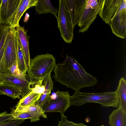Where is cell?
Masks as SVG:
<instances>
[{"label":"cell","mask_w":126,"mask_h":126,"mask_svg":"<svg viewBox=\"0 0 126 126\" xmlns=\"http://www.w3.org/2000/svg\"><path fill=\"white\" fill-rule=\"evenodd\" d=\"M18 42L23 52L27 68L29 67L30 57L28 37L27 32L20 25L15 27Z\"/></svg>","instance_id":"obj_12"},{"label":"cell","mask_w":126,"mask_h":126,"mask_svg":"<svg viewBox=\"0 0 126 126\" xmlns=\"http://www.w3.org/2000/svg\"><path fill=\"white\" fill-rule=\"evenodd\" d=\"M59 3L57 18L58 28L64 41L71 43L74 38V28L64 0H60Z\"/></svg>","instance_id":"obj_5"},{"label":"cell","mask_w":126,"mask_h":126,"mask_svg":"<svg viewBox=\"0 0 126 126\" xmlns=\"http://www.w3.org/2000/svg\"><path fill=\"white\" fill-rule=\"evenodd\" d=\"M71 105L79 106L89 103L100 104L103 107H111L118 108L119 106V98L115 91L101 93H86L75 91L74 94L70 96Z\"/></svg>","instance_id":"obj_3"},{"label":"cell","mask_w":126,"mask_h":126,"mask_svg":"<svg viewBox=\"0 0 126 126\" xmlns=\"http://www.w3.org/2000/svg\"><path fill=\"white\" fill-rule=\"evenodd\" d=\"M109 118L110 126H126V112L119 108L113 110Z\"/></svg>","instance_id":"obj_14"},{"label":"cell","mask_w":126,"mask_h":126,"mask_svg":"<svg viewBox=\"0 0 126 126\" xmlns=\"http://www.w3.org/2000/svg\"><path fill=\"white\" fill-rule=\"evenodd\" d=\"M1 1V0H0V3Z\"/></svg>","instance_id":"obj_30"},{"label":"cell","mask_w":126,"mask_h":126,"mask_svg":"<svg viewBox=\"0 0 126 126\" xmlns=\"http://www.w3.org/2000/svg\"><path fill=\"white\" fill-rule=\"evenodd\" d=\"M54 75L52 77L56 82L79 91L82 88L94 86L98 80L95 77L87 72L74 58L67 55L61 63L56 64L53 70Z\"/></svg>","instance_id":"obj_1"},{"label":"cell","mask_w":126,"mask_h":126,"mask_svg":"<svg viewBox=\"0 0 126 126\" xmlns=\"http://www.w3.org/2000/svg\"><path fill=\"white\" fill-rule=\"evenodd\" d=\"M18 48V42L15 28L9 26L4 46L6 73H9L11 66L17 60Z\"/></svg>","instance_id":"obj_7"},{"label":"cell","mask_w":126,"mask_h":126,"mask_svg":"<svg viewBox=\"0 0 126 126\" xmlns=\"http://www.w3.org/2000/svg\"><path fill=\"white\" fill-rule=\"evenodd\" d=\"M0 94L7 95L14 99H20L22 91L20 89L13 85L2 82L0 84Z\"/></svg>","instance_id":"obj_17"},{"label":"cell","mask_w":126,"mask_h":126,"mask_svg":"<svg viewBox=\"0 0 126 126\" xmlns=\"http://www.w3.org/2000/svg\"><path fill=\"white\" fill-rule=\"evenodd\" d=\"M73 28L78 25L84 9L86 0H64Z\"/></svg>","instance_id":"obj_11"},{"label":"cell","mask_w":126,"mask_h":126,"mask_svg":"<svg viewBox=\"0 0 126 126\" xmlns=\"http://www.w3.org/2000/svg\"><path fill=\"white\" fill-rule=\"evenodd\" d=\"M2 82L0 80V84L2 83Z\"/></svg>","instance_id":"obj_29"},{"label":"cell","mask_w":126,"mask_h":126,"mask_svg":"<svg viewBox=\"0 0 126 126\" xmlns=\"http://www.w3.org/2000/svg\"><path fill=\"white\" fill-rule=\"evenodd\" d=\"M11 113L12 114L11 120L17 119H30L31 122H36L40 120L39 115L24 112H14L12 110Z\"/></svg>","instance_id":"obj_21"},{"label":"cell","mask_w":126,"mask_h":126,"mask_svg":"<svg viewBox=\"0 0 126 126\" xmlns=\"http://www.w3.org/2000/svg\"><path fill=\"white\" fill-rule=\"evenodd\" d=\"M53 82L51 76V74L48 75L43 81V84L45 87V93L50 94L51 91L53 88Z\"/></svg>","instance_id":"obj_25"},{"label":"cell","mask_w":126,"mask_h":126,"mask_svg":"<svg viewBox=\"0 0 126 126\" xmlns=\"http://www.w3.org/2000/svg\"><path fill=\"white\" fill-rule=\"evenodd\" d=\"M12 110L14 112H24L36 114L44 118H47V115L45 113L42 107L37 105L15 107V109H12Z\"/></svg>","instance_id":"obj_20"},{"label":"cell","mask_w":126,"mask_h":126,"mask_svg":"<svg viewBox=\"0 0 126 126\" xmlns=\"http://www.w3.org/2000/svg\"><path fill=\"white\" fill-rule=\"evenodd\" d=\"M99 14L103 21L110 25L114 34L121 38H126V0H112L106 2Z\"/></svg>","instance_id":"obj_2"},{"label":"cell","mask_w":126,"mask_h":126,"mask_svg":"<svg viewBox=\"0 0 126 126\" xmlns=\"http://www.w3.org/2000/svg\"><path fill=\"white\" fill-rule=\"evenodd\" d=\"M35 11L39 15L51 14L57 18L58 10L56 8L53 7L49 0H38L35 6Z\"/></svg>","instance_id":"obj_16"},{"label":"cell","mask_w":126,"mask_h":126,"mask_svg":"<svg viewBox=\"0 0 126 126\" xmlns=\"http://www.w3.org/2000/svg\"><path fill=\"white\" fill-rule=\"evenodd\" d=\"M119 98L118 108L126 112V81L123 77L119 81V84L116 90Z\"/></svg>","instance_id":"obj_18"},{"label":"cell","mask_w":126,"mask_h":126,"mask_svg":"<svg viewBox=\"0 0 126 126\" xmlns=\"http://www.w3.org/2000/svg\"><path fill=\"white\" fill-rule=\"evenodd\" d=\"M38 0H21L15 14L10 20L9 25L15 27L19 25L20 20L25 12L29 8L35 6Z\"/></svg>","instance_id":"obj_13"},{"label":"cell","mask_w":126,"mask_h":126,"mask_svg":"<svg viewBox=\"0 0 126 126\" xmlns=\"http://www.w3.org/2000/svg\"><path fill=\"white\" fill-rule=\"evenodd\" d=\"M8 73L16 77L22 78H27L29 77L27 74L24 73L20 70L17 60L11 66Z\"/></svg>","instance_id":"obj_23"},{"label":"cell","mask_w":126,"mask_h":126,"mask_svg":"<svg viewBox=\"0 0 126 126\" xmlns=\"http://www.w3.org/2000/svg\"><path fill=\"white\" fill-rule=\"evenodd\" d=\"M9 27L0 23V73H6L4 57V46Z\"/></svg>","instance_id":"obj_15"},{"label":"cell","mask_w":126,"mask_h":126,"mask_svg":"<svg viewBox=\"0 0 126 126\" xmlns=\"http://www.w3.org/2000/svg\"><path fill=\"white\" fill-rule=\"evenodd\" d=\"M17 60L18 67L20 70L24 73L26 74L28 68L22 50L18 43Z\"/></svg>","instance_id":"obj_22"},{"label":"cell","mask_w":126,"mask_h":126,"mask_svg":"<svg viewBox=\"0 0 126 126\" xmlns=\"http://www.w3.org/2000/svg\"><path fill=\"white\" fill-rule=\"evenodd\" d=\"M21 1L1 0L0 3V23L9 25V21L15 14Z\"/></svg>","instance_id":"obj_10"},{"label":"cell","mask_w":126,"mask_h":126,"mask_svg":"<svg viewBox=\"0 0 126 126\" xmlns=\"http://www.w3.org/2000/svg\"><path fill=\"white\" fill-rule=\"evenodd\" d=\"M41 94L33 92L32 90L23 98H21L16 107L25 106L35 105Z\"/></svg>","instance_id":"obj_19"},{"label":"cell","mask_w":126,"mask_h":126,"mask_svg":"<svg viewBox=\"0 0 126 126\" xmlns=\"http://www.w3.org/2000/svg\"><path fill=\"white\" fill-rule=\"evenodd\" d=\"M104 0H86L78 25L79 32L87 31L98 14Z\"/></svg>","instance_id":"obj_6"},{"label":"cell","mask_w":126,"mask_h":126,"mask_svg":"<svg viewBox=\"0 0 126 126\" xmlns=\"http://www.w3.org/2000/svg\"><path fill=\"white\" fill-rule=\"evenodd\" d=\"M61 120L59 121V123L57 126H89L84 124L80 123H77L68 121L67 117L64 115V113L61 114ZM100 126H105L102 125Z\"/></svg>","instance_id":"obj_24"},{"label":"cell","mask_w":126,"mask_h":126,"mask_svg":"<svg viewBox=\"0 0 126 126\" xmlns=\"http://www.w3.org/2000/svg\"><path fill=\"white\" fill-rule=\"evenodd\" d=\"M70 96L68 91L57 90L51 95V98L43 109L45 112H60L64 113L71 105Z\"/></svg>","instance_id":"obj_8"},{"label":"cell","mask_w":126,"mask_h":126,"mask_svg":"<svg viewBox=\"0 0 126 126\" xmlns=\"http://www.w3.org/2000/svg\"><path fill=\"white\" fill-rule=\"evenodd\" d=\"M25 119H17L7 121L0 123V126H19Z\"/></svg>","instance_id":"obj_27"},{"label":"cell","mask_w":126,"mask_h":126,"mask_svg":"<svg viewBox=\"0 0 126 126\" xmlns=\"http://www.w3.org/2000/svg\"><path fill=\"white\" fill-rule=\"evenodd\" d=\"M12 114L5 111L0 113V123L7 121L11 120Z\"/></svg>","instance_id":"obj_28"},{"label":"cell","mask_w":126,"mask_h":126,"mask_svg":"<svg viewBox=\"0 0 126 126\" xmlns=\"http://www.w3.org/2000/svg\"><path fill=\"white\" fill-rule=\"evenodd\" d=\"M56 64V59L52 54L37 55L30 60L27 74L32 82L43 81L51 74Z\"/></svg>","instance_id":"obj_4"},{"label":"cell","mask_w":126,"mask_h":126,"mask_svg":"<svg viewBox=\"0 0 126 126\" xmlns=\"http://www.w3.org/2000/svg\"><path fill=\"white\" fill-rule=\"evenodd\" d=\"M0 80L2 82L13 85L20 89L22 91L21 98L32 90V82L29 77L22 78L16 77L7 73H0Z\"/></svg>","instance_id":"obj_9"},{"label":"cell","mask_w":126,"mask_h":126,"mask_svg":"<svg viewBox=\"0 0 126 126\" xmlns=\"http://www.w3.org/2000/svg\"><path fill=\"white\" fill-rule=\"evenodd\" d=\"M50 94H49L45 93L42 94L35 105H38L43 108L50 99L51 95Z\"/></svg>","instance_id":"obj_26"}]
</instances>
